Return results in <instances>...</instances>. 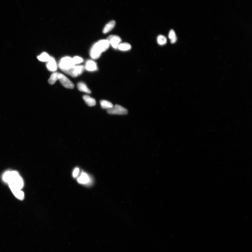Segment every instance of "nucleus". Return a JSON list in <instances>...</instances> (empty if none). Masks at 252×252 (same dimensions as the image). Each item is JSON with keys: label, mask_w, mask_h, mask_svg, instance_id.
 Instances as JSON below:
<instances>
[{"label": "nucleus", "mask_w": 252, "mask_h": 252, "mask_svg": "<svg viewBox=\"0 0 252 252\" xmlns=\"http://www.w3.org/2000/svg\"><path fill=\"white\" fill-rule=\"evenodd\" d=\"M58 80L61 84L65 88L70 89L74 88V85L73 83L63 74L60 73L59 74Z\"/></svg>", "instance_id": "6"}, {"label": "nucleus", "mask_w": 252, "mask_h": 252, "mask_svg": "<svg viewBox=\"0 0 252 252\" xmlns=\"http://www.w3.org/2000/svg\"><path fill=\"white\" fill-rule=\"evenodd\" d=\"M79 172V168H75V170H74V171L73 172V177H77L78 175Z\"/></svg>", "instance_id": "22"}, {"label": "nucleus", "mask_w": 252, "mask_h": 252, "mask_svg": "<svg viewBox=\"0 0 252 252\" xmlns=\"http://www.w3.org/2000/svg\"><path fill=\"white\" fill-rule=\"evenodd\" d=\"M169 39L171 40V43H174L176 42L177 40V38L175 33V31L173 30H171L170 31L168 35Z\"/></svg>", "instance_id": "19"}, {"label": "nucleus", "mask_w": 252, "mask_h": 252, "mask_svg": "<svg viewBox=\"0 0 252 252\" xmlns=\"http://www.w3.org/2000/svg\"><path fill=\"white\" fill-rule=\"evenodd\" d=\"M77 180L79 183L82 184H85L89 182V177L87 174L85 173H81L80 177H78Z\"/></svg>", "instance_id": "13"}, {"label": "nucleus", "mask_w": 252, "mask_h": 252, "mask_svg": "<svg viewBox=\"0 0 252 252\" xmlns=\"http://www.w3.org/2000/svg\"><path fill=\"white\" fill-rule=\"evenodd\" d=\"M11 190L14 195L18 199L21 200H23L24 198V193L23 191H21V190L15 189V188H11Z\"/></svg>", "instance_id": "14"}, {"label": "nucleus", "mask_w": 252, "mask_h": 252, "mask_svg": "<svg viewBox=\"0 0 252 252\" xmlns=\"http://www.w3.org/2000/svg\"><path fill=\"white\" fill-rule=\"evenodd\" d=\"M102 108L103 109H109L114 106L113 104L110 102L105 100H102L100 101Z\"/></svg>", "instance_id": "15"}, {"label": "nucleus", "mask_w": 252, "mask_h": 252, "mask_svg": "<svg viewBox=\"0 0 252 252\" xmlns=\"http://www.w3.org/2000/svg\"><path fill=\"white\" fill-rule=\"evenodd\" d=\"M59 73V72H55L52 74L48 80V83L50 84H54L58 80V76Z\"/></svg>", "instance_id": "18"}, {"label": "nucleus", "mask_w": 252, "mask_h": 252, "mask_svg": "<svg viewBox=\"0 0 252 252\" xmlns=\"http://www.w3.org/2000/svg\"><path fill=\"white\" fill-rule=\"evenodd\" d=\"M108 113L112 115H125L128 113V110L120 105L116 104L113 107L107 110Z\"/></svg>", "instance_id": "4"}, {"label": "nucleus", "mask_w": 252, "mask_h": 252, "mask_svg": "<svg viewBox=\"0 0 252 252\" xmlns=\"http://www.w3.org/2000/svg\"><path fill=\"white\" fill-rule=\"evenodd\" d=\"M77 87L80 91L86 92L88 94L91 93V90L88 88L86 84L83 82H80L78 83Z\"/></svg>", "instance_id": "11"}, {"label": "nucleus", "mask_w": 252, "mask_h": 252, "mask_svg": "<svg viewBox=\"0 0 252 252\" xmlns=\"http://www.w3.org/2000/svg\"><path fill=\"white\" fill-rule=\"evenodd\" d=\"M50 56L46 52H43L40 55L38 56V59L39 61L42 62H48L50 60Z\"/></svg>", "instance_id": "17"}, {"label": "nucleus", "mask_w": 252, "mask_h": 252, "mask_svg": "<svg viewBox=\"0 0 252 252\" xmlns=\"http://www.w3.org/2000/svg\"><path fill=\"white\" fill-rule=\"evenodd\" d=\"M110 45L109 42L107 39L101 40L97 41L92 46L90 49V57L94 59L99 58L102 53L108 49Z\"/></svg>", "instance_id": "2"}, {"label": "nucleus", "mask_w": 252, "mask_h": 252, "mask_svg": "<svg viewBox=\"0 0 252 252\" xmlns=\"http://www.w3.org/2000/svg\"><path fill=\"white\" fill-rule=\"evenodd\" d=\"M72 59L74 64L75 65L80 64L83 62V60L82 58L79 57V56H75Z\"/></svg>", "instance_id": "21"}, {"label": "nucleus", "mask_w": 252, "mask_h": 252, "mask_svg": "<svg viewBox=\"0 0 252 252\" xmlns=\"http://www.w3.org/2000/svg\"><path fill=\"white\" fill-rule=\"evenodd\" d=\"M107 40L109 42L110 44L115 49H118V47L121 42V39L119 36L111 35L109 36Z\"/></svg>", "instance_id": "7"}, {"label": "nucleus", "mask_w": 252, "mask_h": 252, "mask_svg": "<svg viewBox=\"0 0 252 252\" xmlns=\"http://www.w3.org/2000/svg\"><path fill=\"white\" fill-rule=\"evenodd\" d=\"M85 69V67L83 66H77L65 71L66 74L73 77H76L81 75Z\"/></svg>", "instance_id": "5"}, {"label": "nucleus", "mask_w": 252, "mask_h": 252, "mask_svg": "<svg viewBox=\"0 0 252 252\" xmlns=\"http://www.w3.org/2000/svg\"><path fill=\"white\" fill-rule=\"evenodd\" d=\"M131 48V46L129 43H120L118 47V49L119 50L123 51H126L130 50Z\"/></svg>", "instance_id": "16"}, {"label": "nucleus", "mask_w": 252, "mask_h": 252, "mask_svg": "<svg viewBox=\"0 0 252 252\" xmlns=\"http://www.w3.org/2000/svg\"><path fill=\"white\" fill-rule=\"evenodd\" d=\"M3 180L8 183L10 189L21 190L23 187V179L17 171H9L5 172L3 175Z\"/></svg>", "instance_id": "1"}, {"label": "nucleus", "mask_w": 252, "mask_h": 252, "mask_svg": "<svg viewBox=\"0 0 252 252\" xmlns=\"http://www.w3.org/2000/svg\"><path fill=\"white\" fill-rule=\"evenodd\" d=\"M115 24L116 22L115 21H110L104 27L103 31V33L106 34L109 32L114 28Z\"/></svg>", "instance_id": "12"}, {"label": "nucleus", "mask_w": 252, "mask_h": 252, "mask_svg": "<svg viewBox=\"0 0 252 252\" xmlns=\"http://www.w3.org/2000/svg\"><path fill=\"white\" fill-rule=\"evenodd\" d=\"M83 99H84L85 103L88 106H95L96 104L95 99L90 97V96L88 95H84L83 96Z\"/></svg>", "instance_id": "10"}, {"label": "nucleus", "mask_w": 252, "mask_h": 252, "mask_svg": "<svg viewBox=\"0 0 252 252\" xmlns=\"http://www.w3.org/2000/svg\"><path fill=\"white\" fill-rule=\"evenodd\" d=\"M46 67L50 72H55L57 70V62L53 57H50V60L47 62Z\"/></svg>", "instance_id": "8"}, {"label": "nucleus", "mask_w": 252, "mask_h": 252, "mask_svg": "<svg viewBox=\"0 0 252 252\" xmlns=\"http://www.w3.org/2000/svg\"><path fill=\"white\" fill-rule=\"evenodd\" d=\"M85 69L90 72H93L97 70V63L92 60H88L86 61Z\"/></svg>", "instance_id": "9"}, {"label": "nucleus", "mask_w": 252, "mask_h": 252, "mask_svg": "<svg viewBox=\"0 0 252 252\" xmlns=\"http://www.w3.org/2000/svg\"><path fill=\"white\" fill-rule=\"evenodd\" d=\"M75 66L72 59L69 57L62 58L60 61L59 64L60 69L63 72L73 68Z\"/></svg>", "instance_id": "3"}, {"label": "nucleus", "mask_w": 252, "mask_h": 252, "mask_svg": "<svg viewBox=\"0 0 252 252\" xmlns=\"http://www.w3.org/2000/svg\"><path fill=\"white\" fill-rule=\"evenodd\" d=\"M157 42L158 44L161 45L165 44L167 43L166 38L163 35H159L157 38Z\"/></svg>", "instance_id": "20"}]
</instances>
